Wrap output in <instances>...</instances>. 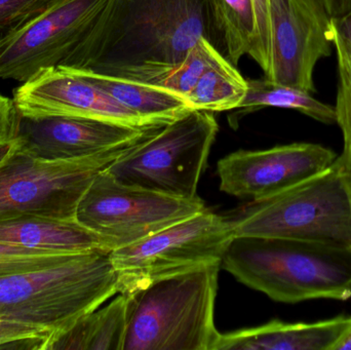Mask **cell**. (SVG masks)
<instances>
[{
  "label": "cell",
  "mask_w": 351,
  "mask_h": 350,
  "mask_svg": "<svg viewBox=\"0 0 351 350\" xmlns=\"http://www.w3.org/2000/svg\"><path fill=\"white\" fill-rule=\"evenodd\" d=\"M202 37L221 53L208 0H106L63 67L158 86Z\"/></svg>",
  "instance_id": "6da1fadb"
},
{
  "label": "cell",
  "mask_w": 351,
  "mask_h": 350,
  "mask_svg": "<svg viewBox=\"0 0 351 350\" xmlns=\"http://www.w3.org/2000/svg\"><path fill=\"white\" fill-rule=\"evenodd\" d=\"M223 268L274 301L351 299V248L263 236H234Z\"/></svg>",
  "instance_id": "7a4b0ae2"
},
{
  "label": "cell",
  "mask_w": 351,
  "mask_h": 350,
  "mask_svg": "<svg viewBox=\"0 0 351 350\" xmlns=\"http://www.w3.org/2000/svg\"><path fill=\"white\" fill-rule=\"evenodd\" d=\"M119 293L110 252L75 253L45 268L0 277V318L56 335Z\"/></svg>",
  "instance_id": "3957f363"
},
{
  "label": "cell",
  "mask_w": 351,
  "mask_h": 350,
  "mask_svg": "<svg viewBox=\"0 0 351 350\" xmlns=\"http://www.w3.org/2000/svg\"><path fill=\"white\" fill-rule=\"evenodd\" d=\"M221 265L158 279L125 296L123 350H214Z\"/></svg>",
  "instance_id": "277c9868"
},
{
  "label": "cell",
  "mask_w": 351,
  "mask_h": 350,
  "mask_svg": "<svg viewBox=\"0 0 351 350\" xmlns=\"http://www.w3.org/2000/svg\"><path fill=\"white\" fill-rule=\"evenodd\" d=\"M232 223L235 236L288 238L351 248V197L339 160L321 174L254 203Z\"/></svg>",
  "instance_id": "5b68a950"
},
{
  "label": "cell",
  "mask_w": 351,
  "mask_h": 350,
  "mask_svg": "<svg viewBox=\"0 0 351 350\" xmlns=\"http://www.w3.org/2000/svg\"><path fill=\"white\" fill-rule=\"evenodd\" d=\"M218 131L214 112L189 111L134 146L106 171L123 184L195 199Z\"/></svg>",
  "instance_id": "8992f818"
},
{
  "label": "cell",
  "mask_w": 351,
  "mask_h": 350,
  "mask_svg": "<svg viewBox=\"0 0 351 350\" xmlns=\"http://www.w3.org/2000/svg\"><path fill=\"white\" fill-rule=\"evenodd\" d=\"M143 140L90 158L45 160L21 150L16 139L12 151L0 162V220L29 215L76 219L97 175Z\"/></svg>",
  "instance_id": "52a82bcc"
},
{
  "label": "cell",
  "mask_w": 351,
  "mask_h": 350,
  "mask_svg": "<svg viewBox=\"0 0 351 350\" xmlns=\"http://www.w3.org/2000/svg\"><path fill=\"white\" fill-rule=\"evenodd\" d=\"M234 236L232 222L204 209L143 240L111 251L119 293L130 295L158 279L221 265Z\"/></svg>",
  "instance_id": "ba28073f"
},
{
  "label": "cell",
  "mask_w": 351,
  "mask_h": 350,
  "mask_svg": "<svg viewBox=\"0 0 351 350\" xmlns=\"http://www.w3.org/2000/svg\"><path fill=\"white\" fill-rule=\"evenodd\" d=\"M206 209L186 199L123 184L106 170L97 175L77 208L76 220L98 234L108 251L143 240Z\"/></svg>",
  "instance_id": "9c48e42d"
},
{
  "label": "cell",
  "mask_w": 351,
  "mask_h": 350,
  "mask_svg": "<svg viewBox=\"0 0 351 350\" xmlns=\"http://www.w3.org/2000/svg\"><path fill=\"white\" fill-rule=\"evenodd\" d=\"M106 0H53L35 20L0 41V78L24 84L63 67Z\"/></svg>",
  "instance_id": "30bf717a"
},
{
  "label": "cell",
  "mask_w": 351,
  "mask_h": 350,
  "mask_svg": "<svg viewBox=\"0 0 351 350\" xmlns=\"http://www.w3.org/2000/svg\"><path fill=\"white\" fill-rule=\"evenodd\" d=\"M271 59L265 78L315 92L317 63L333 51V21L317 0H268Z\"/></svg>",
  "instance_id": "8fae6325"
},
{
  "label": "cell",
  "mask_w": 351,
  "mask_h": 350,
  "mask_svg": "<svg viewBox=\"0 0 351 350\" xmlns=\"http://www.w3.org/2000/svg\"><path fill=\"white\" fill-rule=\"evenodd\" d=\"M338 156L331 148L315 143L239 150L220 160L217 173L223 192L257 203L321 174Z\"/></svg>",
  "instance_id": "7c38bea8"
},
{
  "label": "cell",
  "mask_w": 351,
  "mask_h": 350,
  "mask_svg": "<svg viewBox=\"0 0 351 350\" xmlns=\"http://www.w3.org/2000/svg\"><path fill=\"white\" fill-rule=\"evenodd\" d=\"M162 127H134L66 115H20L16 142L21 150L41 160H78L145 139Z\"/></svg>",
  "instance_id": "4fadbf2b"
},
{
  "label": "cell",
  "mask_w": 351,
  "mask_h": 350,
  "mask_svg": "<svg viewBox=\"0 0 351 350\" xmlns=\"http://www.w3.org/2000/svg\"><path fill=\"white\" fill-rule=\"evenodd\" d=\"M12 100L23 116L66 115L134 127H165L146 123L86 79L75 68L43 70L14 90Z\"/></svg>",
  "instance_id": "5bb4252c"
},
{
  "label": "cell",
  "mask_w": 351,
  "mask_h": 350,
  "mask_svg": "<svg viewBox=\"0 0 351 350\" xmlns=\"http://www.w3.org/2000/svg\"><path fill=\"white\" fill-rule=\"evenodd\" d=\"M351 326V316L315 323L274 320L255 328L219 335L214 350H332Z\"/></svg>",
  "instance_id": "9a60e30c"
},
{
  "label": "cell",
  "mask_w": 351,
  "mask_h": 350,
  "mask_svg": "<svg viewBox=\"0 0 351 350\" xmlns=\"http://www.w3.org/2000/svg\"><path fill=\"white\" fill-rule=\"evenodd\" d=\"M0 242L55 252H110L98 234L77 220L43 216H19L0 220Z\"/></svg>",
  "instance_id": "2e32d148"
},
{
  "label": "cell",
  "mask_w": 351,
  "mask_h": 350,
  "mask_svg": "<svg viewBox=\"0 0 351 350\" xmlns=\"http://www.w3.org/2000/svg\"><path fill=\"white\" fill-rule=\"evenodd\" d=\"M78 70L95 86L152 125H168L193 110L185 97L169 88Z\"/></svg>",
  "instance_id": "e0dca14e"
},
{
  "label": "cell",
  "mask_w": 351,
  "mask_h": 350,
  "mask_svg": "<svg viewBox=\"0 0 351 350\" xmlns=\"http://www.w3.org/2000/svg\"><path fill=\"white\" fill-rule=\"evenodd\" d=\"M127 327L128 299L119 294L108 305L93 310L49 339L45 350H123Z\"/></svg>",
  "instance_id": "ac0fdd59"
},
{
  "label": "cell",
  "mask_w": 351,
  "mask_h": 350,
  "mask_svg": "<svg viewBox=\"0 0 351 350\" xmlns=\"http://www.w3.org/2000/svg\"><path fill=\"white\" fill-rule=\"evenodd\" d=\"M247 94L239 109L250 112L267 107L291 109L325 125L336 123L335 106L321 102L311 92L278 84L265 77L247 79Z\"/></svg>",
  "instance_id": "d6986e66"
},
{
  "label": "cell",
  "mask_w": 351,
  "mask_h": 350,
  "mask_svg": "<svg viewBox=\"0 0 351 350\" xmlns=\"http://www.w3.org/2000/svg\"><path fill=\"white\" fill-rule=\"evenodd\" d=\"M208 3L221 53L237 67L239 60L249 55L255 35L252 0H208Z\"/></svg>",
  "instance_id": "ffe728a7"
},
{
  "label": "cell",
  "mask_w": 351,
  "mask_h": 350,
  "mask_svg": "<svg viewBox=\"0 0 351 350\" xmlns=\"http://www.w3.org/2000/svg\"><path fill=\"white\" fill-rule=\"evenodd\" d=\"M247 90V79L222 55L206 70L186 100L193 110L222 112L239 109Z\"/></svg>",
  "instance_id": "44dd1931"
},
{
  "label": "cell",
  "mask_w": 351,
  "mask_h": 350,
  "mask_svg": "<svg viewBox=\"0 0 351 350\" xmlns=\"http://www.w3.org/2000/svg\"><path fill=\"white\" fill-rule=\"evenodd\" d=\"M222 55L208 39L202 37L187 51L177 67L160 80L158 86L174 90L186 98L206 70L212 67Z\"/></svg>",
  "instance_id": "7402d4cb"
},
{
  "label": "cell",
  "mask_w": 351,
  "mask_h": 350,
  "mask_svg": "<svg viewBox=\"0 0 351 350\" xmlns=\"http://www.w3.org/2000/svg\"><path fill=\"white\" fill-rule=\"evenodd\" d=\"M73 254L75 253L39 250L0 242V277L51 266Z\"/></svg>",
  "instance_id": "603a6c76"
},
{
  "label": "cell",
  "mask_w": 351,
  "mask_h": 350,
  "mask_svg": "<svg viewBox=\"0 0 351 350\" xmlns=\"http://www.w3.org/2000/svg\"><path fill=\"white\" fill-rule=\"evenodd\" d=\"M53 0H0V41L43 14Z\"/></svg>",
  "instance_id": "cb8c5ba5"
},
{
  "label": "cell",
  "mask_w": 351,
  "mask_h": 350,
  "mask_svg": "<svg viewBox=\"0 0 351 350\" xmlns=\"http://www.w3.org/2000/svg\"><path fill=\"white\" fill-rule=\"evenodd\" d=\"M335 109L336 125H339L343 136V150L338 160L351 197V84L339 71Z\"/></svg>",
  "instance_id": "d4e9b609"
},
{
  "label": "cell",
  "mask_w": 351,
  "mask_h": 350,
  "mask_svg": "<svg viewBox=\"0 0 351 350\" xmlns=\"http://www.w3.org/2000/svg\"><path fill=\"white\" fill-rule=\"evenodd\" d=\"M51 336L45 329L0 318V349L45 350Z\"/></svg>",
  "instance_id": "484cf974"
},
{
  "label": "cell",
  "mask_w": 351,
  "mask_h": 350,
  "mask_svg": "<svg viewBox=\"0 0 351 350\" xmlns=\"http://www.w3.org/2000/svg\"><path fill=\"white\" fill-rule=\"evenodd\" d=\"M255 16V35L249 55L264 72L268 73L271 59V27L268 0H252Z\"/></svg>",
  "instance_id": "4316f807"
},
{
  "label": "cell",
  "mask_w": 351,
  "mask_h": 350,
  "mask_svg": "<svg viewBox=\"0 0 351 350\" xmlns=\"http://www.w3.org/2000/svg\"><path fill=\"white\" fill-rule=\"evenodd\" d=\"M19 119L14 100L0 94V145L16 139Z\"/></svg>",
  "instance_id": "83f0119b"
},
{
  "label": "cell",
  "mask_w": 351,
  "mask_h": 350,
  "mask_svg": "<svg viewBox=\"0 0 351 350\" xmlns=\"http://www.w3.org/2000/svg\"><path fill=\"white\" fill-rule=\"evenodd\" d=\"M333 21V20H332ZM333 47L337 55L338 71L343 73L351 84V45L338 32L333 23Z\"/></svg>",
  "instance_id": "f1b7e54d"
},
{
  "label": "cell",
  "mask_w": 351,
  "mask_h": 350,
  "mask_svg": "<svg viewBox=\"0 0 351 350\" xmlns=\"http://www.w3.org/2000/svg\"><path fill=\"white\" fill-rule=\"evenodd\" d=\"M333 20L341 18L351 10V0H317Z\"/></svg>",
  "instance_id": "f546056e"
},
{
  "label": "cell",
  "mask_w": 351,
  "mask_h": 350,
  "mask_svg": "<svg viewBox=\"0 0 351 350\" xmlns=\"http://www.w3.org/2000/svg\"><path fill=\"white\" fill-rule=\"evenodd\" d=\"M333 23L338 32L351 45V10L348 14H344L343 16H341V18L333 20Z\"/></svg>",
  "instance_id": "4dcf8cb0"
},
{
  "label": "cell",
  "mask_w": 351,
  "mask_h": 350,
  "mask_svg": "<svg viewBox=\"0 0 351 350\" xmlns=\"http://www.w3.org/2000/svg\"><path fill=\"white\" fill-rule=\"evenodd\" d=\"M332 350H351V326L340 337Z\"/></svg>",
  "instance_id": "1f68e13d"
}]
</instances>
